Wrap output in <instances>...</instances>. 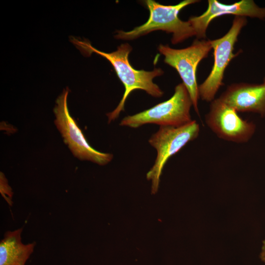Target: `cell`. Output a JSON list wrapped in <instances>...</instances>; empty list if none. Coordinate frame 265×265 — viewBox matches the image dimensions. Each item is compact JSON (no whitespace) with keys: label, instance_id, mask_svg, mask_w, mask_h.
<instances>
[{"label":"cell","instance_id":"cell-7","mask_svg":"<svg viewBox=\"0 0 265 265\" xmlns=\"http://www.w3.org/2000/svg\"><path fill=\"white\" fill-rule=\"evenodd\" d=\"M68 90L64 89L57 98L53 109L54 123L61 133L64 143L73 155L81 160H88L101 165L109 163L113 159L110 153L98 151L87 142L81 130L70 115L67 106Z\"/></svg>","mask_w":265,"mask_h":265},{"label":"cell","instance_id":"cell-14","mask_svg":"<svg viewBox=\"0 0 265 265\" xmlns=\"http://www.w3.org/2000/svg\"><path fill=\"white\" fill-rule=\"evenodd\" d=\"M263 82L265 83V77L264 78V81Z\"/></svg>","mask_w":265,"mask_h":265},{"label":"cell","instance_id":"cell-9","mask_svg":"<svg viewBox=\"0 0 265 265\" xmlns=\"http://www.w3.org/2000/svg\"><path fill=\"white\" fill-rule=\"evenodd\" d=\"M208 8L201 15L188 19L198 39H205L210 23L215 18L225 15L265 20V7H261L253 0H241L230 4L216 0H208Z\"/></svg>","mask_w":265,"mask_h":265},{"label":"cell","instance_id":"cell-13","mask_svg":"<svg viewBox=\"0 0 265 265\" xmlns=\"http://www.w3.org/2000/svg\"><path fill=\"white\" fill-rule=\"evenodd\" d=\"M260 258L263 262L265 263V239L263 242L262 250L260 253Z\"/></svg>","mask_w":265,"mask_h":265},{"label":"cell","instance_id":"cell-4","mask_svg":"<svg viewBox=\"0 0 265 265\" xmlns=\"http://www.w3.org/2000/svg\"><path fill=\"white\" fill-rule=\"evenodd\" d=\"M212 49L210 40L198 39L184 49H173L162 44L158 48L159 52L164 56V62L178 73L189 94L192 106L199 116L198 101L200 98L196 71L199 63L208 56Z\"/></svg>","mask_w":265,"mask_h":265},{"label":"cell","instance_id":"cell-1","mask_svg":"<svg viewBox=\"0 0 265 265\" xmlns=\"http://www.w3.org/2000/svg\"><path fill=\"white\" fill-rule=\"evenodd\" d=\"M72 42L84 54L89 55L95 53L109 61L124 86L125 91L120 103L112 111L106 113L108 123L117 118L121 112L124 111L126 100L133 90H142L156 98L161 97L163 95V92L153 82V79L162 75L164 71L161 68L147 71L133 68L129 60V55L132 50L129 44H122L115 51L106 53L94 48L88 41L73 38Z\"/></svg>","mask_w":265,"mask_h":265},{"label":"cell","instance_id":"cell-6","mask_svg":"<svg viewBox=\"0 0 265 265\" xmlns=\"http://www.w3.org/2000/svg\"><path fill=\"white\" fill-rule=\"evenodd\" d=\"M247 23L245 17L235 16L228 32L222 37L210 40L213 51V64L205 80L199 85V98L203 101L212 102L220 87L223 84L225 71L231 61L239 53L234 50L242 28Z\"/></svg>","mask_w":265,"mask_h":265},{"label":"cell","instance_id":"cell-11","mask_svg":"<svg viewBox=\"0 0 265 265\" xmlns=\"http://www.w3.org/2000/svg\"><path fill=\"white\" fill-rule=\"evenodd\" d=\"M23 229L5 233L0 242V265H25L33 252L35 242L24 244Z\"/></svg>","mask_w":265,"mask_h":265},{"label":"cell","instance_id":"cell-2","mask_svg":"<svg viewBox=\"0 0 265 265\" xmlns=\"http://www.w3.org/2000/svg\"><path fill=\"white\" fill-rule=\"evenodd\" d=\"M198 2L199 0H184L176 5H165L153 0H146L144 3L150 12L148 20L131 30H117L114 37L117 39L131 40L154 31L162 30L172 34L173 44L182 42L196 36V32L188 20H181L178 14L186 6Z\"/></svg>","mask_w":265,"mask_h":265},{"label":"cell","instance_id":"cell-12","mask_svg":"<svg viewBox=\"0 0 265 265\" xmlns=\"http://www.w3.org/2000/svg\"><path fill=\"white\" fill-rule=\"evenodd\" d=\"M0 193L5 200L11 206L12 204V197L13 193L11 187L3 173H0Z\"/></svg>","mask_w":265,"mask_h":265},{"label":"cell","instance_id":"cell-5","mask_svg":"<svg viewBox=\"0 0 265 265\" xmlns=\"http://www.w3.org/2000/svg\"><path fill=\"white\" fill-rule=\"evenodd\" d=\"M199 125L195 120L179 127L160 126L148 142L157 152L155 163L146 174L152 183V193L158 190L162 169L168 159L178 153L187 143L196 139L199 134Z\"/></svg>","mask_w":265,"mask_h":265},{"label":"cell","instance_id":"cell-3","mask_svg":"<svg viewBox=\"0 0 265 265\" xmlns=\"http://www.w3.org/2000/svg\"><path fill=\"white\" fill-rule=\"evenodd\" d=\"M191 106L189 94L184 84L181 83L176 86L170 99L144 111L126 116L120 125L132 128H137L146 124L181 127L192 121L190 113Z\"/></svg>","mask_w":265,"mask_h":265},{"label":"cell","instance_id":"cell-10","mask_svg":"<svg viewBox=\"0 0 265 265\" xmlns=\"http://www.w3.org/2000/svg\"><path fill=\"white\" fill-rule=\"evenodd\" d=\"M237 112L265 116V83H236L229 85L218 98Z\"/></svg>","mask_w":265,"mask_h":265},{"label":"cell","instance_id":"cell-8","mask_svg":"<svg viewBox=\"0 0 265 265\" xmlns=\"http://www.w3.org/2000/svg\"><path fill=\"white\" fill-rule=\"evenodd\" d=\"M205 121L218 137L236 143L247 142L256 129L254 123L243 119L235 109L219 98L211 102Z\"/></svg>","mask_w":265,"mask_h":265}]
</instances>
